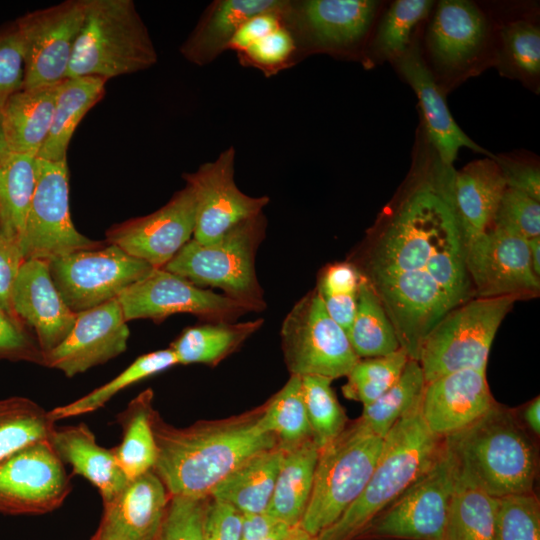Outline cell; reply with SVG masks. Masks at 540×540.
<instances>
[{
	"label": "cell",
	"instance_id": "6da1fadb",
	"mask_svg": "<svg viewBox=\"0 0 540 540\" xmlns=\"http://www.w3.org/2000/svg\"><path fill=\"white\" fill-rule=\"evenodd\" d=\"M453 168L414 182L348 258L371 279L427 273L457 303L473 296L465 243L451 200Z\"/></svg>",
	"mask_w": 540,
	"mask_h": 540
},
{
	"label": "cell",
	"instance_id": "7a4b0ae2",
	"mask_svg": "<svg viewBox=\"0 0 540 540\" xmlns=\"http://www.w3.org/2000/svg\"><path fill=\"white\" fill-rule=\"evenodd\" d=\"M157 459L153 472L170 496L209 498L212 491L254 454L278 446L253 421L167 426L153 415Z\"/></svg>",
	"mask_w": 540,
	"mask_h": 540
},
{
	"label": "cell",
	"instance_id": "3957f363",
	"mask_svg": "<svg viewBox=\"0 0 540 540\" xmlns=\"http://www.w3.org/2000/svg\"><path fill=\"white\" fill-rule=\"evenodd\" d=\"M443 441L461 482L495 498L534 491L538 450L515 410L496 402Z\"/></svg>",
	"mask_w": 540,
	"mask_h": 540
},
{
	"label": "cell",
	"instance_id": "277c9868",
	"mask_svg": "<svg viewBox=\"0 0 540 540\" xmlns=\"http://www.w3.org/2000/svg\"><path fill=\"white\" fill-rule=\"evenodd\" d=\"M421 405V404H420ZM420 405L383 438L376 466L361 494L316 540H356L383 509L397 499L438 458L443 438L423 421Z\"/></svg>",
	"mask_w": 540,
	"mask_h": 540
},
{
	"label": "cell",
	"instance_id": "5b68a950",
	"mask_svg": "<svg viewBox=\"0 0 540 540\" xmlns=\"http://www.w3.org/2000/svg\"><path fill=\"white\" fill-rule=\"evenodd\" d=\"M158 55L132 0H85L68 77L106 79L146 70Z\"/></svg>",
	"mask_w": 540,
	"mask_h": 540
},
{
	"label": "cell",
	"instance_id": "8992f818",
	"mask_svg": "<svg viewBox=\"0 0 540 540\" xmlns=\"http://www.w3.org/2000/svg\"><path fill=\"white\" fill-rule=\"evenodd\" d=\"M262 213L246 219L217 241L202 244L191 238L163 267L197 287H214L255 312L266 304L255 269V258L266 232Z\"/></svg>",
	"mask_w": 540,
	"mask_h": 540
},
{
	"label": "cell",
	"instance_id": "52a82bcc",
	"mask_svg": "<svg viewBox=\"0 0 540 540\" xmlns=\"http://www.w3.org/2000/svg\"><path fill=\"white\" fill-rule=\"evenodd\" d=\"M383 438L359 419L319 449L310 498L300 527L316 537L357 499L380 456Z\"/></svg>",
	"mask_w": 540,
	"mask_h": 540
},
{
	"label": "cell",
	"instance_id": "ba28073f",
	"mask_svg": "<svg viewBox=\"0 0 540 540\" xmlns=\"http://www.w3.org/2000/svg\"><path fill=\"white\" fill-rule=\"evenodd\" d=\"M518 298H472L453 308L425 339L418 362L426 383L464 369L486 371L496 332Z\"/></svg>",
	"mask_w": 540,
	"mask_h": 540
},
{
	"label": "cell",
	"instance_id": "9c48e42d",
	"mask_svg": "<svg viewBox=\"0 0 540 540\" xmlns=\"http://www.w3.org/2000/svg\"><path fill=\"white\" fill-rule=\"evenodd\" d=\"M456 481L454 461L444 446L434 463L356 540H443Z\"/></svg>",
	"mask_w": 540,
	"mask_h": 540
},
{
	"label": "cell",
	"instance_id": "30bf717a",
	"mask_svg": "<svg viewBox=\"0 0 540 540\" xmlns=\"http://www.w3.org/2000/svg\"><path fill=\"white\" fill-rule=\"evenodd\" d=\"M284 359L291 375L347 376L359 357L345 330L326 311L316 289L303 296L281 327Z\"/></svg>",
	"mask_w": 540,
	"mask_h": 540
},
{
	"label": "cell",
	"instance_id": "8fae6325",
	"mask_svg": "<svg viewBox=\"0 0 540 540\" xmlns=\"http://www.w3.org/2000/svg\"><path fill=\"white\" fill-rule=\"evenodd\" d=\"M105 244L81 234L72 222L67 160L51 162L37 158L35 190L18 244L24 260L50 261Z\"/></svg>",
	"mask_w": 540,
	"mask_h": 540
},
{
	"label": "cell",
	"instance_id": "7c38bea8",
	"mask_svg": "<svg viewBox=\"0 0 540 540\" xmlns=\"http://www.w3.org/2000/svg\"><path fill=\"white\" fill-rule=\"evenodd\" d=\"M152 269L148 263L108 243L98 249L79 250L49 261L52 281L75 313L117 298Z\"/></svg>",
	"mask_w": 540,
	"mask_h": 540
},
{
	"label": "cell",
	"instance_id": "4fadbf2b",
	"mask_svg": "<svg viewBox=\"0 0 540 540\" xmlns=\"http://www.w3.org/2000/svg\"><path fill=\"white\" fill-rule=\"evenodd\" d=\"M126 322L151 319L159 323L177 313L193 314L205 322H233L255 310L225 294L197 287L164 268H153L117 297Z\"/></svg>",
	"mask_w": 540,
	"mask_h": 540
},
{
	"label": "cell",
	"instance_id": "5bb4252c",
	"mask_svg": "<svg viewBox=\"0 0 540 540\" xmlns=\"http://www.w3.org/2000/svg\"><path fill=\"white\" fill-rule=\"evenodd\" d=\"M71 490L64 463L49 440L35 442L0 463V514L52 512Z\"/></svg>",
	"mask_w": 540,
	"mask_h": 540
},
{
	"label": "cell",
	"instance_id": "9a60e30c",
	"mask_svg": "<svg viewBox=\"0 0 540 540\" xmlns=\"http://www.w3.org/2000/svg\"><path fill=\"white\" fill-rule=\"evenodd\" d=\"M465 266L474 298H535L540 281L533 271L527 240L490 227L465 246Z\"/></svg>",
	"mask_w": 540,
	"mask_h": 540
},
{
	"label": "cell",
	"instance_id": "2e32d148",
	"mask_svg": "<svg viewBox=\"0 0 540 540\" xmlns=\"http://www.w3.org/2000/svg\"><path fill=\"white\" fill-rule=\"evenodd\" d=\"M85 15V0H67L36 10L17 24L24 45L22 89L56 84L67 78L76 38Z\"/></svg>",
	"mask_w": 540,
	"mask_h": 540
},
{
	"label": "cell",
	"instance_id": "e0dca14e",
	"mask_svg": "<svg viewBox=\"0 0 540 540\" xmlns=\"http://www.w3.org/2000/svg\"><path fill=\"white\" fill-rule=\"evenodd\" d=\"M235 149L230 146L211 162L182 175L196 198L193 239L210 244L238 223L263 212L268 196L244 194L234 180Z\"/></svg>",
	"mask_w": 540,
	"mask_h": 540
},
{
	"label": "cell",
	"instance_id": "ac0fdd59",
	"mask_svg": "<svg viewBox=\"0 0 540 540\" xmlns=\"http://www.w3.org/2000/svg\"><path fill=\"white\" fill-rule=\"evenodd\" d=\"M377 7L370 0H286L282 25L293 36L300 59L313 51L356 45L369 30Z\"/></svg>",
	"mask_w": 540,
	"mask_h": 540
},
{
	"label": "cell",
	"instance_id": "d6986e66",
	"mask_svg": "<svg viewBox=\"0 0 540 540\" xmlns=\"http://www.w3.org/2000/svg\"><path fill=\"white\" fill-rule=\"evenodd\" d=\"M195 222L196 198L186 184L157 211L110 227L106 243L153 268H163L191 239Z\"/></svg>",
	"mask_w": 540,
	"mask_h": 540
},
{
	"label": "cell",
	"instance_id": "ffe728a7",
	"mask_svg": "<svg viewBox=\"0 0 540 540\" xmlns=\"http://www.w3.org/2000/svg\"><path fill=\"white\" fill-rule=\"evenodd\" d=\"M129 335L121 306L112 299L77 313L66 338L44 354V366L74 377L125 352Z\"/></svg>",
	"mask_w": 540,
	"mask_h": 540
},
{
	"label": "cell",
	"instance_id": "44dd1931",
	"mask_svg": "<svg viewBox=\"0 0 540 540\" xmlns=\"http://www.w3.org/2000/svg\"><path fill=\"white\" fill-rule=\"evenodd\" d=\"M11 305L15 316L33 328L44 354L66 338L77 317L54 285L46 260L23 261L13 284Z\"/></svg>",
	"mask_w": 540,
	"mask_h": 540
},
{
	"label": "cell",
	"instance_id": "7402d4cb",
	"mask_svg": "<svg viewBox=\"0 0 540 540\" xmlns=\"http://www.w3.org/2000/svg\"><path fill=\"white\" fill-rule=\"evenodd\" d=\"M495 403L486 371L464 369L427 382L420 412L428 429L445 438L475 422Z\"/></svg>",
	"mask_w": 540,
	"mask_h": 540
},
{
	"label": "cell",
	"instance_id": "603a6c76",
	"mask_svg": "<svg viewBox=\"0 0 540 540\" xmlns=\"http://www.w3.org/2000/svg\"><path fill=\"white\" fill-rule=\"evenodd\" d=\"M170 497L153 470L129 480L118 495L103 504L95 540H154Z\"/></svg>",
	"mask_w": 540,
	"mask_h": 540
},
{
	"label": "cell",
	"instance_id": "cb8c5ba5",
	"mask_svg": "<svg viewBox=\"0 0 540 540\" xmlns=\"http://www.w3.org/2000/svg\"><path fill=\"white\" fill-rule=\"evenodd\" d=\"M394 60L400 73L419 99L429 140L435 148L442 166L452 168L462 147L483 153L491 158L495 157L477 145L457 125L417 47L408 49Z\"/></svg>",
	"mask_w": 540,
	"mask_h": 540
},
{
	"label": "cell",
	"instance_id": "d4e9b609",
	"mask_svg": "<svg viewBox=\"0 0 540 540\" xmlns=\"http://www.w3.org/2000/svg\"><path fill=\"white\" fill-rule=\"evenodd\" d=\"M506 188L494 157L473 161L453 172L451 200L465 246L491 226Z\"/></svg>",
	"mask_w": 540,
	"mask_h": 540
},
{
	"label": "cell",
	"instance_id": "484cf974",
	"mask_svg": "<svg viewBox=\"0 0 540 540\" xmlns=\"http://www.w3.org/2000/svg\"><path fill=\"white\" fill-rule=\"evenodd\" d=\"M49 441L62 462L98 490L103 504L110 502L128 483L111 449L100 446L85 423L55 426Z\"/></svg>",
	"mask_w": 540,
	"mask_h": 540
},
{
	"label": "cell",
	"instance_id": "4316f807",
	"mask_svg": "<svg viewBox=\"0 0 540 540\" xmlns=\"http://www.w3.org/2000/svg\"><path fill=\"white\" fill-rule=\"evenodd\" d=\"M284 0H216L207 6L195 28L180 46L190 63L204 66L228 50L237 30L251 17L274 10Z\"/></svg>",
	"mask_w": 540,
	"mask_h": 540
},
{
	"label": "cell",
	"instance_id": "83f0119b",
	"mask_svg": "<svg viewBox=\"0 0 540 540\" xmlns=\"http://www.w3.org/2000/svg\"><path fill=\"white\" fill-rule=\"evenodd\" d=\"M485 35V17L474 3L444 0L439 2L430 24L428 44L438 64L454 69L477 54Z\"/></svg>",
	"mask_w": 540,
	"mask_h": 540
},
{
	"label": "cell",
	"instance_id": "f1b7e54d",
	"mask_svg": "<svg viewBox=\"0 0 540 540\" xmlns=\"http://www.w3.org/2000/svg\"><path fill=\"white\" fill-rule=\"evenodd\" d=\"M61 82L21 89L1 109L8 152L37 157L48 136Z\"/></svg>",
	"mask_w": 540,
	"mask_h": 540
},
{
	"label": "cell",
	"instance_id": "f546056e",
	"mask_svg": "<svg viewBox=\"0 0 540 540\" xmlns=\"http://www.w3.org/2000/svg\"><path fill=\"white\" fill-rule=\"evenodd\" d=\"M284 453L276 446L254 454L218 484L210 497L242 514L266 512Z\"/></svg>",
	"mask_w": 540,
	"mask_h": 540
},
{
	"label": "cell",
	"instance_id": "4dcf8cb0",
	"mask_svg": "<svg viewBox=\"0 0 540 540\" xmlns=\"http://www.w3.org/2000/svg\"><path fill=\"white\" fill-rule=\"evenodd\" d=\"M106 82L98 77H68L61 81L49 133L37 158L67 160L72 136L87 112L103 98Z\"/></svg>",
	"mask_w": 540,
	"mask_h": 540
},
{
	"label": "cell",
	"instance_id": "1f68e13d",
	"mask_svg": "<svg viewBox=\"0 0 540 540\" xmlns=\"http://www.w3.org/2000/svg\"><path fill=\"white\" fill-rule=\"evenodd\" d=\"M319 449L313 440L285 451L267 513L290 527L299 526L313 487Z\"/></svg>",
	"mask_w": 540,
	"mask_h": 540
},
{
	"label": "cell",
	"instance_id": "d6a6232c",
	"mask_svg": "<svg viewBox=\"0 0 540 540\" xmlns=\"http://www.w3.org/2000/svg\"><path fill=\"white\" fill-rule=\"evenodd\" d=\"M152 392L145 390L118 414L122 428L121 442L111 451L128 480L152 471L157 459V445L152 420Z\"/></svg>",
	"mask_w": 540,
	"mask_h": 540
},
{
	"label": "cell",
	"instance_id": "836d02e7",
	"mask_svg": "<svg viewBox=\"0 0 540 540\" xmlns=\"http://www.w3.org/2000/svg\"><path fill=\"white\" fill-rule=\"evenodd\" d=\"M37 157L8 152L0 158V235L19 244L36 185Z\"/></svg>",
	"mask_w": 540,
	"mask_h": 540
},
{
	"label": "cell",
	"instance_id": "e575fe53",
	"mask_svg": "<svg viewBox=\"0 0 540 540\" xmlns=\"http://www.w3.org/2000/svg\"><path fill=\"white\" fill-rule=\"evenodd\" d=\"M262 319L233 323L205 322L188 327L171 343L178 364L214 365L257 331Z\"/></svg>",
	"mask_w": 540,
	"mask_h": 540
},
{
	"label": "cell",
	"instance_id": "d590c367",
	"mask_svg": "<svg viewBox=\"0 0 540 540\" xmlns=\"http://www.w3.org/2000/svg\"><path fill=\"white\" fill-rule=\"evenodd\" d=\"M498 499L456 481L443 540H499Z\"/></svg>",
	"mask_w": 540,
	"mask_h": 540
},
{
	"label": "cell",
	"instance_id": "8d00e7d4",
	"mask_svg": "<svg viewBox=\"0 0 540 540\" xmlns=\"http://www.w3.org/2000/svg\"><path fill=\"white\" fill-rule=\"evenodd\" d=\"M347 336L359 359L384 356L400 349L395 329L380 299L362 276L356 312Z\"/></svg>",
	"mask_w": 540,
	"mask_h": 540
},
{
	"label": "cell",
	"instance_id": "74e56055",
	"mask_svg": "<svg viewBox=\"0 0 540 540\" xmlns=\"http://www.w3.org/2000/svg\"><path fill=\"white\" fill-rule=\"evenodd\" d=\"M426 381L418 361L409 359L398 380L378 399L363 407L359 421L384 438L404 416L421 404Z\"/></svg>",
	"mask_w": 540,
	"mask_h": 540
},
{
	"label": "cell",
	"instance_id": "f35d334b",
	"mask_svg": "<svg viewBox=\"0 0 540 540\" xmlns=\"http://www.w3.org/2000/svg\"><path fill=\"white\" fill-rule=\"evenodd\" d=\"M55 426L50 411L29 398L0 399V463L35 442L49 440Z\"/></svg>",
	"mask_w": 540,
	"mask_h": 540
},
{
	"label": "cell",
	"instance_id": "ab89813d",
	"mask_svg": "<svg viewBox=\"0 0 540 540\" xmlns=\"http://www.w3.org/2000/svg\"><path fill=\"white\" fill-rule=\"evenodd\" d=\"M257 423L263 431L276 437L278 447L284 451L312 440L300 376L291 375L257 418Z\"/></svg>",
	"mask_w": 540,
	"mask_h": 540
},
{
	"label": "cell",
	"instance_id": "60d3db41",
	"mask_svg": "<svg viewBox=\"0 0 540 540\" xmlns=\"http://www.w3.org/2000/svg\"><path fill=\"white\" fill-rule=\"evenodd\" d=\"M177 364V358L170 348L141 355L106 384L66 405L55 407L50 410V415L56 422L94 412L121 390Z\"/></svg>",
	"mask_w": 540,
	"mask_h": 540
},
{
	"label": "cell",
	"instance_id": "b9f144b4",
	"mask_svg": "<svg viewBox=\"0 0 540 540\" xmlns=\"http://www.w3.org/2000/svg\"><path fill=\"white\" fill-rule=\"evenodd\" d=\"M409 359L402 348L384 356L359 359L346 376L343 394L363 407L371 404L398 380Z\"/></svg>",
	"mask_w": 540,
	"mask_h": 540
},
{
	"label": "cell",
	"instance_id": "7bdbcfd3",
	"mask_svg": "<svg viewBox=\"0 0 540 540\" xmlns=\"http://www.w3.org/2000/svg\"><path fill=\"white\" fill-rule=\"evenodd\" d=\"M301 379L312 440L321 449L344 430L347 416L331 388V379L313 375Z\"/></svg>",
	"mask_w": 540,
	"mask_h": 540
},
{
	"label": "cell",
	"instance_id": "ee69618b",
	"mask_svg": "<svg viewBox=\"0 0 540 540\" xmlns=\"http://www.w3.org/2000/svg\"><path fill=\"white\" fill-rule=\"evenodd\" d=\"M361 275L349 261L326 265L320 271L316 291L331 318L347 333L352 325Z\"/></svg>",
	"mask_w": 540,
	"mask_h": 540
},
{
	"label": "cell",
	"instance_id": "f6af8a7d",
	"mask_svg": "<svg viewBox=\"0 0 540 540\" xmlns=\"http://www.w3.org/2000/svg\"><path fill=\"white\" fill-rule=\"evenodd\" d=\"M432 1L397 0L384 15L376 36L378 50L396 59L408 50L410 37L416 25L427 16Z\"/></svg>",
	"mask_w": 540,
	"mask_h": 540
},
{
	"label": "cell",
	"instance_id": "bcb514c9",
	"mask_svg": "<svg viewBox=\"0 0 540 540\" xmlns=\"http://www.w3.org/2000/svg\"><path fill=\"white\" fill-rule=\"evenodd\" d=\"M497 499L499 540H540V504L534 491Z\"/></svg>",
	"mask_w": 540,
	"mask_h": 540
},
{
	"label": "cell",
	"instance_id": "7dc6e473",
	"mask_svg": "<svg viewBox=\"0 0 540 540\" xmlns=\"http://www.w3.org/2000/svg\"><path fill=\"white\" fill-rule=\"evenodd\" d=\"M236 54L241 65L256 68L266 77L292 67L299 60L294 38L283 25Z\"/></svg>",
	"mask_w": 540,
	"mask_h": 540
},
{
	"label": "cell",
	"instance_id": "c3c4849f",
	"mask_svg": "<svg viewBox=\"0 0 540 540\" xmlns=\"http://www.w3.org/2000/svg\"><path fill=\"white\" fill-rule=\"evenodd\" d=\"M208 501L209 498L171 496L154 540H204Z\"/></svg>",
	"mask_w": 540,
	"mask_h": 540
},
{
	"label": "cell",
	"instance_id": "681fc988",
	"mask_svg": "<svg viewBox=\"0 0 540 540\" xmlns=\"http://www.w3.org/2000/svg\"><path fill=\"white\" fill-rule=\"evenodd\" d=\"M490 227L511 232L526 240L539 237L540 201L507 187Z\"/></svg>",
	"mask_w": 540,
	"mask_h": 540
},
{
	"label": "cell",
	"instance_id": "f907efd6",
	"mask_svg": "<svg viewBox=\"0 0 540 540\" xmlns=\"http://www.w3.org/2000/svg\"><path fill=\"white\" fill-rule=\"evenodd\" d=\"M502 39L513 63L528 75L540 72V30L526 21H515L502 29Z\"/></svg>",
	"mask_w": 540,
	"mask_h": 540
},
{
	"label": "cell",
	"instance_id": "816d5d0a",
	"mask_svg": "<svg viewBox=\"0 0 540 540\" xmlns=\"http://www.w3.org/2000/svg\"><path fill=\"white\" fill-rule=\"evenodd\" d=\"M24 45L16 28L0 35V110L7 99L23 87Z\"/></svg>",
	"mask_w": 540,
	"mask_h": 540
},
{
	"label": "cell",
	"instance_id": "f5cc1de1",
	"mask_svg": "<svg viewBox=\"0 0 540 540\" xmlns=\"http://www.w3.org/2000/svg\"><path fill=\"white\" fill-rule=\"evenodd\" d=\"M0 359L20 360L44 366V353L20 320L0 308Z\"/></svg>",
	"mask_w": 540,
	"mask_h": 540
},
{
	"label": "cell",
	"instance_id": "db71d44e",
	"mask_svg": "<svg viewBox=\"0 0 540 540\" xmlns=\"http://www.w3.org/2000/svg\"><path fill=\"white\" fill-rule=\"evenodd\" d=\"M242 516L230 504L209 500L204 519V540H240Z\"/></svg>",
	"mask_w": 540,
	"mask_h": 540
},
{
	"label": "cell",
	"instance_id": "11a10c76",
	"mask_svg": "<svg viewBox=\"0 0 540 540\" xmlns=\"http://www.w3.org/2000/svg\"><path fill=\"white\" fill-rule=\"evenodd\" d=\"M285 3L286 0L283 1V4L279 8L262 12L249 18L231 39L228 50H233L236 53L242 52L281 27V11Z\"/></svg>",
	"mask_w": 540,
	"mask_h": 540
},
{
	"label": "cell",
	"instance_id": "9f6ffc18",
	"mask_svg": "<svg viewBox=\"0 0 540 540\" xmlns=\"http://www.w3.org/2000/svg\"><path fill=\"white\" fill-rule=\"evenodd\" d=\"M23 261L19 245L0 235V308L16 319L11 305V292Z\"/></svg>",
	"mask_w": 540,
	"mask_h": 540
},
{
	"label": "cell",
	"instance_id": "6f0895ef",
	"mask_svg": "<svg viewBox=\"0 0 540 540\" xmlns=\"http://www.w3.org/2000/svg\"><path fill=\"white\" fill-rule=\"evenodd\" d=\"M506 186L540 201V172L538 167L503 157H494Z\"/></svg>",
	"mask_w": 540,
	"mask_h": 540
},
{
	"label": "cell",
	"instance_id": "680465c9",
	"mask_svg": "<svg viewBox=\"0 0 540 540\" xmlns=\"http://www.w3.org/2000/svg\"><path fill=\"white\" fill-rule=\"evenodd\" d=\"M278 521L267 512L243 514L240 540H264Z\"/></svg>",
	"mask_w": 540,
	"mask_h": 540
},
{
	"label": "cell",
	"instance_id": "91938a15",
	"mask_svg": "<svg viewBox=\"0 0 540 540\" xmlns=\"http://www.w3.org/2000/svg\"><path fill=\"white\" fill-rule=\"evenodd\" d=\"M517 418L522 426L530 433L535 439L540 435V399L539 396L535 397L530 402L526 403L519 409V412L515 410Z\"/></svg>",
	"mask_w": 540,
	"mask_h": 540
},
{
	"label": "cell",
	"instance_id": "94428289",
	"mask_svg": "<svg viewBox=\"0 0 540 540\" xmlns=\"http://www.w3.org/2000/svg\"><path fill=\"white\" fill-rule=\"evenodd\" d=\"M533 271L540 278V236L527 240Z\"/></svg>",
	"mask_w": 540,
	"mask_h": 540
},
{
	"label": "cell",
	"instance_id": "6125c7cd",
	"mask_svg": "<svg viewBox=\"0 0 540 540\" xmlns=\"http://www.w3.org/2000/svg\"><path fill=\"white\" fill-rule=\"evenodd\" d=\"M284 540H316V537L307 533L300 526L292 527Z\"/></svg>",
	"mask_w": 540,
	"mask_h": 540
},
{
	"label": "cell",
	"instance_id": "be15d7a7",
	"mask_svg": "<svg viewBox=\"0 0 540 540\" xmlns=\"http://www.w3.org/2000/svg\"><path fill=\"white\" fill-rule=\"evenodd\" d=\"M6 153H8V149H7L4 135H3L2 118H1V110H0V155L4 156Z\"/></svg>",
	"mask_w": 540,
	"mask_h": 540
},
{
	"label": "cell",
	"instance_id": "e7e4bbea",
	"mask_svg": "<svg viewBox=\"0 0 540 540\" xmlns=\"http://www.w3.org/2000/svg\"><path fill=\"white\" fill-rule=\"evenodd\" d=\"M89 540H95L94 536L92 535L91 538Z\"/></svg>",
	"mask_w": 540,
	"mask_h": 540
},
{
	"label": "cell",
	"instance_id": "03108f58",
	"mask_svg": "<svg viewBox=\"0 0 540 540\" xmlns=\"http://www.w3.org/2000/svg\"><path fill=\"white\" fill-rule=\"evenodd\" d=\"M1 157H2V156L0 155V158H1Z\"/></svg>",
	"mask_w": 540,
	"mask_h": 540
}]
</instances>
